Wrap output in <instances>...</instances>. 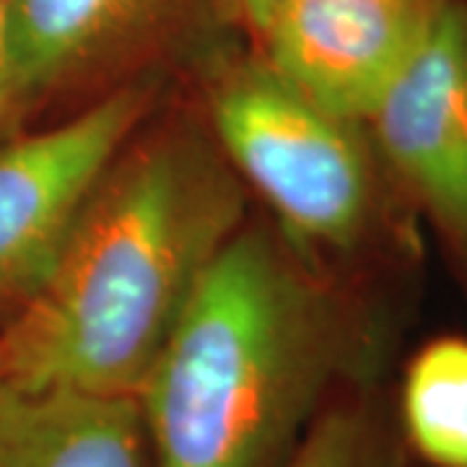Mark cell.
<instances>
[{
    "label": "cell",
    "instance_id": "3957f363",
    "mask_svg": "<svg viewBox=\"0 0 467 467\" xmlns=\"http://www.w3.org/2000/svg\"><path fill=\"white\" fill-rule=\"evenodd\" d=\"M218 149L301 242L350 247L371 213L358 122L306 99L270 67L234 76L213 99Z\"/></svg>",
    "mask_w": 467,
    "mask_h": 467
},
{
    "label": "cell",
    "instance_id": "277c9868",
    "mask_svg": "<svg viewBox=\"0 0 467 467\" xmlns=\"http://www.w3.org/2000/svg\"><path fill=\"white\" fill-rule=\"evenodd\" d=\"M143 109L146 94L125 88L0 146V296L29 299L42 285Z\"/></svg>",
    "mask_w": 467,
    "mask_h": 467
},
{
    "label": "cell",
    "instance_id": "8fae6325",
    "mask_svg": "<svg viewBox=\"0 0 467 467\" xmlns=\"http://www.w3.org/2000/svg\"><path fill=\"white\" fill-rule=\"evenodd\" d=\"M26 101L18 81L16 55H14V26H11V0H0V133L14 119L16 109Z\"/></svg>",
    "mask_w": 467,
    "mask_h": 467
},
{
    "label": "cell",
    "instance_id": "7a4b0ae2",
    "mask_svg": "<svg viewBox=\"0 0 467 467\" xmlns=\"http://www.w3.org/2000/svg\"><path fill=\"white\" fill-rule=\"evenodd\" d=\"M346 367L330 301L263 232L202 273L138 402L153 467H284Z\"/></svg>",
    "mask_w": 467,
    "mask_h": 467
},
{
    "label": "cell",
    "instance_id": "52a82bcc",
    "mask_svg": "<svg viewBox=\"0 0 467 467\" xmlns=\"http://www.w3.org/2000/svg\"><path fill=\"white\" fill-rule=\"evenodd\" d=\"M0 467H150L140 402L0 379Z\"/></svg>",
    "mask_w": 467,
    "mask_h": 467
},
{
    "label": "cell",
    "instance_id": "ba28073f",
    "mask_svg": "<svg viewBox=\"0 0 467 467\" xmlns=\"http://www.w3.org/2000/svg\"><path fill=\"white\" fill-rule=\"evenodd\" d=\"M161 0H11L18 81L29 99L149 14Z\"/></svg>",
    "mask_w": 467,
    "mask_h": 467
},
{
    "label": "cell",
    "instance_id": "9c48e42d",
    "mask_svg": "<svg viewBox=\"0 0 467 467\" xmlns=\"http://www.w3.org/2000/svg\"><path fill=\"white\" fill-rule=\"evenodd\" d=\"M402 426L434 467H467V340L441 337L416 353L402 379Z\"/></svg>",
    "mask_w": 467,
    "mask_h": 467
},
{
    "label": "cell",
    "instance_id": "5b68a950",
    "mask_svg": "<svg viewBox=\"0 0 467 467\" xmlns=\"http://www.w3.org/2000/svg\"><path fill=\"white\" fill-rule=\"evenodd\" d=\"M447 0H285L260 36L267 67L322 109L367 122Z\"/></svg>",
    "mask_w": 467,
    "mask_h": 467
},
{
    "label": "cell",
    "instance_id": "30bf717a",
    "mask_svg": "<svg viewBox=\"0 0 467 467\" xmlns=\"http://www.w3.org/2000/svg\"><path fill=\"white\" fill-rule=\"evenodd\" d=\"M284 467H400V460L364 408H330L312 420Z\"/></svg>",
    "mask_w": 467,
    "mask_h": 467
},
{
    "label": "cell",
    "instance_id": "6da1fadb",
    "mask_svg": "<svg viewBox=\"0 0 467 467\" xmlns=\"http://www.w3.org/2000/svg\"><path fill=\"white\" fill-rule=\"evenodd\" d=\"M242 213L234 169L198 135H159L119 153L0 337V379L138 398Z\"/></svg>",
    "mask_w": 467,
    "mask_h": 467
},
{
    "label": "cell",
    "instance_id": "8992f818",
    "mask_svg": "<svg viewBox=\"0 0 467 467\" xmlns=\"http://www.w3.org/2000/svg\"><path fill=\"white\" fill-rule=\"evenodd\" d=\"M367 122L387 164L467 250V11L447 0Z\"/></svg>",
    "mask_w": 467,
    "mask_h": 467
},
{
    "label": "cell",
    "instance_id": "7c38bea8",
    "mask_svg": "<svg viewBox=\"0 0 467 467\" xmlns=\"http://www.w3.org/2000/svg\"><path fill=\"white\" fill-rule=\"evenodd\" d=\"M285 0H239V8L244 18L254 26V32H263L273 14L284 5Z\"/></svg>",
    "mask_w": 467,
    "mask_h": 467
}]
</instances>
